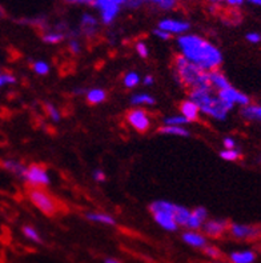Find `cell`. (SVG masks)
Returning <instances> with one entry per match:
<instances>
[{"label":"cell","mask_w":261,"mask_h":263,"mask_svg":"<svg viewBox=\"0 0 261 263\" xmlns=\"http://www.w3.org/2000/svg\"><path fill=\"white\" fill-rule=\"evenodd\" d=\"M180 55L204 71L218 70L223 64V53L209 40L195 33H184L176 40Z\"/></svg>","instance_id":"obj_1"},{"label":"cell","mask_w":261,"mask_h":263,"mask_svg":"<svg viewBox=\"0 0 261 263\" xmlns=\"http://www.w3.org/2000/svg\"><path fill=\"white\" fill-rule=\"evenodd\" d=\"M173 77L176 82L184 88L192 90H212L208 71L202 70L191 63L183 55H176L173 59Z\"/></svg>","instance_id":"obj_2"},{"label":"cell","mask_w":261,"mask_h":263,"mask_svg":"<svg viewBox=\"0 0 261 263\" xmlns=\"http://www.w3.org/2000/svg\"><path fill=\"white\" fill-rule=\"evenodd\" d=\"M188 99L198 107L200 114H204L218 122L227 119L229 111L233 110L235 107L233 104L220 99L212 90H192L189 91Z\"/></svg>","instance_id":"obj_3"},{"label":"cell","mask_w":261,"mask_h":263,"mask_svg":"<svg viewBox=\"0 0 261 263\" xmlns=\"http://www.w3.org/2000/svg\"><path fill=\"white\" fill-rule=\"evenodd\" d=\"M149 211L153 215V219L163 230L166 231H177L178 226L175 222L173 211H175V203L169 200L157 199L153 200L149 204Z\"/></svg>","instance_id":"obj_4"},{"label":"cell","mask_w":261,"mask_h":263,"mask_svg":"<svg viewBox=\"0 0 261 263\" xmlns=\"http://www.w3.org/2000/svg\"><path fill=\"white\" fill-rule=\"evenodd\" d=\"M28 198H30L31 203L44 215L52 217L59 210L56 199L43 189H31L28 193Z\"/></svg>","instance_id":"obj_5"},{"label":"cell","mask_w":261,"mask_h":263,"mask_svg":"<svg viewBox=\"0 0 261 263\" xmlns=\"http://www.w3.org/2000/svg\"><path fill=\"white\" fill-rule=\"evenodd\" d=\"M23 180L32 189H43L51 183V177L43 164L32 163L26 168Z\"/></svg>","instance_id":"obj_6"},{"label":"cell","mask_w":261,"mask_h":263,"mask_svg":"<svg viewBox=\"0 0 261 263\" xmlns=\"http://www.w3.org/2000/svg\"><path fill=\"white\" fill-rule=\"evenodd\" d=\"M126 119L129 126L139 134L148 133L149 128H151V118H149L148 112L140 107L129 110L126 114Z\"/></svg>","instance_id":"obj_7"},{"label":"cell","mask_w":261,"mask_h":263,"mask_svg":"<svg viewBox=\"0 0 261 263\" xmlns=\"http://www.w3.org/2000/svg\"><path fill=\"white\" fill-rule=\"evenodd\" d=\"M228 231L237 240H256L261 237L260 227L253 224L229 223Z\"/></svg>","instance_id":"obj_8"},{"label":"cell","mask_w":261,"mask_h":263,"mask_svg":"<svg viewBox=\"0 0 261 263\" xmlns=\"http://www.w3.org/2000/svg\"><path fill=\"white\" fill-rule=\"evenodd\" d=\"M157 28L171 33V35H184V33L191 30V23L187 22V20L166 17V19H162L157 23Z\"/></svg>","instance_id":"obj_9"},{"label":"cell","mask_w":261,"mask_h":263,"mask_svg":"<svg viewBox=\"0 0 261 263\" xmlns=\"http://www.w3.org/2000/svg\"><path fill=\"white\" fill-rule=\"evenodd\" d=\"M229 222L227 219H207L203 223L202 230L207 238H220L228 231Z\"/></svg>","instance_id":"obj_10"},{"label":"cell","mask_w":261,"mask_h":263,"mask_svg":"<svg viewBox=\"0 0 261 263\" xmlns=\"http://www.w3.org/2000/svg\"><path fill=\"white\" fill-rule=\"evenodd\" d=\"M99 17H96L95 15H92V13L89 12L83 13L82 17H80V35H83V36L88 37V39H92V37H95L96 35L99 33Z\"/></svg>","instance_id":"obj_11"},{"label":"cell","mask_w":261,"mask_h":263,"mask_svg":"<svg viewBox=\"0 0 261 263\" xmlns=\"http://www.w3.org/2000/svg\"><path fill=\"white\" fill-rule=\"evenodd\" d=\"M218 98L227 103H231L233 106L238 104V106H247V104L251 103V99H249L248 95H245V93L240 92L238 90L233 88V87H228V88H225V90H220L217 91L216 93Z\"/></svg>","instance_id":"obj_12"},{"label":"cell","mask_w":261,"mask_h":263,"mask_svg":"<svg viewBox=\"0 0 261 263\" xmlns=\"http://www.w3.org/2000/svg\"><path fill=\"white\" fill-rule=\"evenodd\" d=\"M182 239L185 245L193 247V249H200L203 250L208 245V238L204 234L198 233L195 230H187L182 234Z\"/></svg>","instance_id":"obj_13"},{"label":"cell","mask_w":261,"mask_h":263,"mask_svg":"<svg viewBox=\"0 0 261 263\" xmlns=\"http://www.w3.org/2000/svg\"><path fill=\"white\" fill-rule=\"evenodd\" d=\"M178 108H180V114H182L185 119L188 120L189 123H191V122H196V120H198V117H200V110H198V107L196 106L192 100L189 99L183 100Z\"/></svg>","instance_id":"obj_14"},{"label":"cell","mask_w":261,"mask_h":263,"mask_svg":"<svg viewBox=\"0 0 261 263\" xmlns=\"http://www.w3.org/2000/svg\"><path fill=\"white\" fill-rule=\"evenodd\" d=\"M208 73H209V82H211V86L212 88H213V91L225 90V88L231 87L229 80L227 79V77H225L222 71L213 70V71H209Z\"/></svg>","instance_id":"obj_15"},{"label":"cell","mask_w":261,"mask_h":263,"mask_svg":"<svg viewBox=\"0 0 261 263\" xmlns=\"http://www.w3.org/2000/svg\"><path fill=\"white\" fill-rule=\"evenodd\" d=\"M86 219L93 223L104 224V226H116V219L106 213H99V211H89L86 214Z\"/></svg>","instance_id":"obj_16"},{"label":"cell","mask_w":261,"mask_h":263,"mask_svg":"<svg viewBox=\"0 0 261 263\" xmlns=\"http://www.w3.org/2000/svg\"><path fill=\"white\" fill-rule=\"evenodd\" d=\"M2 167H3L6 171L13 174L15 177L20 178V179L23 180L24 173H26L27 167L24 166L22 162H19V160L16 159H4L3 162H2Z\"/></svg>","instance_id":"obj_17"},{"label":"cell","mask_w":261,"mask_h":263,"mask_svg":"<svg viewBox=\"0 0 261 263\" xmlns=\"http://www.w3.org/2000/svg\"><path fill=\"white\" fill-rule=\"evenodd\" d=\"M242 118L248 122H261V104H247L242 107Z\"/></svg>","instance_id":"obj_18"},{"label":"cell","mask_w":261,"mask_h":263,"mask_svg":"<svg viewBox=\"0 0 261 263\" xmlns=\"http://www.w3.org/2000/svg\"><path fill=\"white\" fill-rule=\"evenodd\" d=\"M228 259L231 263H253L256 260V253L252 250L232 251Z\"/></svg>","instance_id":"obj_19"},{"label":"cell","mask_w":261,"mask_h":263,"mask_svg":"<svg viewBox=\"0 0 261 263\" xmlns=\"http://www.w3.org/2000/svg\"><path fill=\"white\" fill-rule=\"evenodd\" d=\"M66 39H67L66 33L53 30V28H50V30L44 31V32L42 33V40H43L46 44H51V46L60 44L63 40Z\"/></svg>","instance_id":"obj_20"},{"label":"cell","mask_w":261,"mask_h":263,"mask_svg":"<svg viewBox=\"0 0 261 263\" xmlns=\"http://www.w3.org/2000/svg\"><path fill=\"white\" fill-rule=\"evenodd\" d=\"M84 97H86V100L89 104H100L106 102L107 98H108V93L103 88H91V90H87Z\"/></svg>","instance_id":"obj_21"},{"label":"cell","mask_w":261,"mask_h":263,"mask_svg":"<svg viewBox=\"0 0 261 263\" xmlns=\"http://www.w3.org/2000/svg\"><path fill=\"white\" fill-rule=\"evenodd\" d=\"M157 133L163 134V135H171V137H180V138H187L191 135L184 126H164L160 127Z\"/></svg>","instance_id":"obj_22"},{"label":"cell","mask_w":261,"mask_h":263,"mask_svg":"<svg viewBox=\"0 0 261 263\" xmlns=\"http://www.w3.org/2000/svg\"><path fill=\"white\" fill-rule=\"evenodd\" d=\"M191 211L192 210H189L188 207L182 206V204H175L173 217H175V222L177 223L178 227H185L189 217H191Z\"/></svg>","instance_id":"obj_23"},{"label":"cell","mask_w":261,"mask_h":263,"mask_svg":"<svg viewBox=\"0 0 261 263\" xmlns=\"http://www.w3.org/2000/svg\"><path fill=\"white\" fill-rule=\"evenodd\" d=\"M129 102L132 106H152L156 103L155 98L146 92L133 93L132 97L129 98Z\"/></svg>","instance_id":"obj_24"},{"label":"cell","mask_w":261,"mask_h":263,"mask_svg":"<svg viewBox=\"0 0 261 263\" xmlns=\"http://www.w3.org/2000/svg\"><path fill=\"white\" fill-rule=\"evenodd\" d=\"M140 82H142V78H140V75L136 71H129L123 78V84H124V87L129 88V90H132V88L139 86Z\"/></svg>","instance_id":"obj_25"},{"label":"cell","mask_w":261,"mask_h":263,"mask_svg":"<svg viewBox=\"0 0 261 263\" xmlns=\"http://www.w3.org/2000/svg\"><path fill=\"white\" fill-rule=\"evenodd\" d=\"M220 158L227 162H236L242 158V151L237 148H229V150L224 148L223 151H220Z\"/></svg>","instance_id":"obj_26"},{"label":"cell","mask_w":261,"mask_h":263,"mask_svg":"<svg viewBox=\"0 0 261 263\" xmlns=\"http://www.w3.org/2000/svg\"><path fill=\"white\" fill-rule=\"evenodd\" d=\"M23 235L27 238L28 240L33 242V243H42L43 240H42V237H40L39 231L36 229H33L32 226H24L23 227Z\"/></svg>","instance_id":"obj_27"},{"label":"cell","mask_w":261,"mask_h":263,"mask_svg":"<svg viewBox=\"0 0 261 263\" xmlns=\"http://www.w3.org/2000/svg\"><path fill=\"white\" fill-rule=\"evenodd\" d=\"M32 70L33 72L40 75V77H46V75L50 73L51 67L50 64L47 63V62H44V60H35L32 63Z\"/></svg>","instance_id":"obj_28"},{"label":"cell","mask_w":261,"mask_h":263,"mask_svg":"<svg viewBox=\"0 0 261 263\" xmlns=\"http://www.w3.org/2000/svg\"><path fill=\"white\" fill-rule=\"evenodd\" d=\"M188 123V120L185 119L182 114L180 115H171V117H166L163 119V124L164 126H185V124Z\"/></svg>","instance_id":"obj_29"},{"label":"cell","mask_w":261,"mask_h":263,"mask_svg":"<svg viewBox=\"0 0 261 263\" xmlns=\"http://www.w3.org/2000/svg\"><path fill=\"white\" fill-rule=\"evenodd\" d=\"M203 251H204L205 255L212 260H220L223 258L222 250H220L218 247L213 246V245H207V246L203 249Z\"/></svg>","instance_id":"obj_30"},{"label":"cell","mask_w":261,"mask_h":263,"mask_svg":"<svg viewBox=\"0 0 261 263\" xmlns=\"http://www.w3.org/2000/svg\"><path fill=\"white\" fill-rule=\"evenodd\" d=\"M44 107H46V111H47V115L51 118V119L53 120V122H60V119H62V115H60V111L57 110L56 106L52 103H46L44 104Z\"/></svg>","instance_id":"obj_31"},{"label":"cell","mask_w":261,"mask_h":263,"mask_svg":"<svg viewBox=\"0 0 261 263\" xmlns=\"http://www.w3.org/2000/svg\"><path fill=\"white\" fill-rule=\"evenodd\" d=\"M68 50L73 53V55H79L82 52V44H80L77 37H70L68 39Z\"/></svg>","instance_id":"obj_32"},{"label":"cell","mask_w":261,"mask_h":263,"mask_svg":"<svg viewBox=\"0 0 261 263\" xmlns=\"http://www.w3.org/2000/svg\"><path fill=\"white\" fill-rule=\"evenodd\" d=\"M135 48H136V52H137V55H139L142 59H148L149 50H148V46H147L144 42H137Z\"/></svg>","instance_id":"obj_33"},{"label":"cell","mask_w":261,"mask_h":263,"mask_svg":"<svg viewBox=\"0 0 261 263\" xmlns=\"http://www.w3.org/2000/svg\"><path fill=\"white\" fill-rule=\"evenodd\" d=\"M177 4L178 0H163V2H160V3L157 4V6H159L160 10L163 11H172L177 7Z\"/></svg>","instance_id":"obj_34"},{"label":"cell","mask_w":261,"mask_h":263,"mask_svg":"<svg viewBox=\"0 0 261 263\" xmlns=\"http://www.w3.org/2000/svg\"><path fill=\"white\" fill-rule=\"evenodd\" d=\"M16 83V78L11 73H0V87Z\"/></svg>","instance_id":"obj_35"},{"label":"cell","mask_w":261,"mask_h":263,"mask_svg":"<svg viewBox=\"0 0 261 263\" xmlns=\"http://www.w3.org/2000/svg\"><path fill=\"white\" fill-rule=\"evenodd\" d=\"M192 214L196 215V217H197L200 220H203V222H205V220L208 219V211H207V209L203 206L196 207L195 210H192Z\"/></svg>","instance_id":"obj_36"},{"label":"cell","mask_w":261,"mask_h":263,"mask_svg":"<svg viewBox=\"0 0 261 263\" xmlns=\"http://www.w3.org/2000/svg\"><path fill=\"white\" fill-rule=\"evenodd\" d=\"M92 178L95 182H97V183H104V182L107 180L106 173H104L103 170H100V168H96V170H93Z\"/></svg>","instance_id":"obj_37"},{"label":"cell","mask_w":261,"mask_h":263,"mask_svg":"<svg viewBox=\"0 0 261 263\" xmlns=\"http://www.w3.org/2000/svg\"><path fill=\"white\" fill-rule=\"evenodd\" d=\"M152 32H153V35H155V36L157 37V39L164 40V42H166V40L172 39V35H171V33H168V32H166V31L160 30V28H157V27H156V28L152 31Z\"/></svg>","instance_id":"obj_38"},{"label":"cell","mask_w":261,"mask_h":263,"mask_svg":"<svg viewBox=\"0 0 261 263\" xmlns=\"http://www.w3.org/2000/svg\"><path fill=\"white\" fill-rule=\"evenodd\" d=\"M245 39L251 44H258L261 42V33L258 32H248L245 35Z\"/></svg>","instance_id":"obj_39"},{"label":"cell","mask_w":261,"mask_h":263,"mask_svg":"<svg viewBox=\"0 0 261 263\" xmlns=\"http://www.w3.org/2000/svg\"><path fill=\"white\" fill-rule=\"evenodd\" d=\"M223 144H224V148H236V140L231 137H227L224 138L223 140Z\"/></svg>","instance_id":"obj_40"},{"label":"cell","mask_w":261,"mask_h":263,"mask_svg":"<svg viewBox=\"0 0 261 263\" xmlns=\"http://www.w3.org/2000/svg\"><path fill=\"white\" fill-rule=\"evenodd\" d=\"M153 82H155V80H153L152 75H146V77L142 79L143 86H146V87H151L153 84Z\"/></svg>","instance_id":"obj_41"},{"label":"cell","mask_w":261,"mask_h":263,"mask_svg":"<svg viewBox=\"0 0 261 263\" xmlns=\"http://www.w3.org/2000/svg\"><path fill=\"white\" fill-rule=\"evenodd\" d=\"M66 2L70 4H88V6H92V0H66Z\"/></svg>","instance_id":"obj_42"},{"label":"cell","mask_w":261,"mask_h":263,"mask_svg":"<svg viewBox=\"0 0 261 263\" xmlns=\"http://www.w3.org/2000/svg\"><path fill=\"white\" fill-rule=\"evenodd\" d=\"M244 2H247V0H225V3L229 4V6H232V7L242 6Z\"/></svg>","instance_id":"obj_43"},{"label":"cell","mask_w":261,"mask_h":263,"mask_svg":"<svg viewBox=\"0 0 261 263\" xmlns=\"http://www.w3.org/2000/svg\"><path fill=\"white\" fill-rule=\"evenodd\" d=\"M104 263H122L119 259H116V258H112V257H108L104 259Z\"/></svg>","instance_id":"obj_44"},{"label":"cell","mask_w":261,"mask_h":263,"mask_svg":"<svg viewBox=\"0 0 261 263\" xmlns=\"http://www.w3.org/2000/svg\"><path fill=\"white\" fill-rule=\"evenodd\" d=\"M247 2H248V3H251V4H253V6L261 7V0H247Z\"/></svg>","instance_id":"obj_45"},{"label":"cell","mask_w":261,"mask_h":263,"mask_svg":"<svg viewBox=\"0 0 261 263\" xmlns=\"http://www.w3.org/2000/svg\"><path fill=\"white\" fill-rule=\"evenodd\" d=\"M147 2H151V3L153 4H159L160 2H163V0H147Z\"/></svg>","instance_id":"obj_46"},{"label":"cell","mask_w":261,"mask_h":263,"mask_svg":"<svg viewBox=\"0 0 261 263\" xmlns=\"http://www.w3.org/2000/svg\"><path fill=\"white\" fill-rule=\"evenodd\" d=\"M211 263H224V262H220V260H213V262H211Z\"/></svg>","instance_id":"obj_47"},{"label":"cell","mask_w":261,"mask_h":263,"mask_svg":"<svg viewBox=\"0 0 261 263\" xmlns=\"http://www.w3.org/2000/svg\"><path fill=\"white\" fill-rule=\"evenodd\" d=\"M257 160H258V163L261 164V154H260V157H258V159H257Z\"/></svg>","instance_id":"obj_48"},{"label":"cell","mask_w":261,"mask_h":263,"mask_svg":"<svg viewBox=\"0 0 261 263\" xmlns=\"http://www.w3.org/2000/svg\"><path fill=\"white\" fill-rule=\"evenodd\" d=\"M139 2H142V3H144V2H146V0H139Z\"/></svg>","instance_id":"obj_49"},{"label":"cell","mask_w":261,"mask_h":263,"mask_svg":"<svg viewBox=\"0 0 261 263\" xmlns=\"http://www.w3.org/2000/svg\"><path fill=\"white\" fill-rule=\"evenodd\" d=\"M209 2H212V3H215V0H209Z\"/></svg>","instance_id":"obj_50"},{"label":"cell","mask_w":261,"mask_h":263,"mask_svg":"<svg viewBox=\"0 0 261 263\" xmlns=\"http://www.w3.org/2000/svg\"><path fill=\"white\" fill-rule=\"evenodd\" d=\"M260 230H261V227H260Z\"/></svg>","instance_id":"obj_51"},{"label":"cell","mask_w":261,"mask_h":263,"mask_svg":"<svg viewBox=\"0 0 261 263\" xmlns=\"http://www.w3.org/2000/svg\"><path fill=\"white\" fill-rule=\"evenodd\" d=\"M0 73H2V72H0Z\"/></svg>","instance_id":"obj_52"}]
</instances>
